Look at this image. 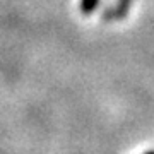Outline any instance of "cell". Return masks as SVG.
<instances>
[{"instance_id": "7a4b0ae2", "label": "cell", "mask_w": 154, "mask_h": 154, "mask_svg": "<svg viewBox=\"0 0 154 154\" xmlns=\"http://www.w3.org/2000/svg\"><path fill=\"white\" fill-rule=\"evenodd\" d=\"M98 4H99V0H81V12L89 16V14H93L96 11Z\"/></svg>"}, {"instance_id": "3957f363", "label": "cell", "mask_w": 154, "mask_h": 154, "mask_svg": "<svg viewBox=\"0 0 154 154\" xmlns=\"http://www.w3.org/2000/svg\"><path fill=\"white\" fill-rule=\"evenodd\" d=\"M144 154H154V151H147V152H144Z\"/></svg>"}, {"instance_id": "6da1fadb", "label": "cell", "mask_w": 154, "mask_h": 154, "mask_svg": "<svg viewBox=\"0 0 154 154\" xmlns=\"http://www.w3.org/2000/svg\"><path fill=\"white\" fill-rule=\"evenodd\" d=\"M130 2L132 0H118L115 9L108 12V19H123L125 14L128 12V9H130Z\"/></svg>"}]
</instances>
